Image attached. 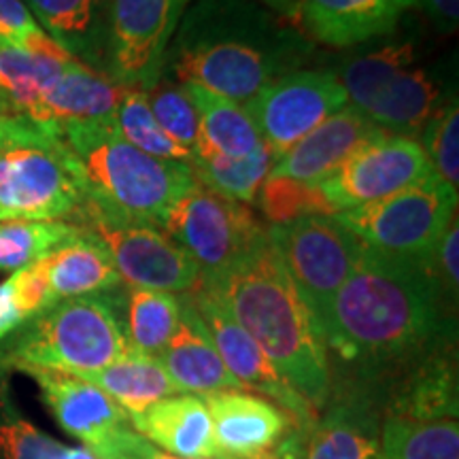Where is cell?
<instances>
[{"mask_svg":"<svg viewBox=\"0 0 459 459\" xmlns=\"http://www.w3.org/2000/svg\"><path fill=\"white\" fill-rule=\"evenodd\" d=\"M321 336L332 381L381 385L429 353L455 347L457 308L445 300L428 260L364 247Z\"/></svg>","mask_w":459,"mask_h":459,"instance_id":"obj_1","label":"cell"},{"mask_svg":"<svg viewBox=\"0 0 459 459\" xmlns=\"http://www.w3.org/2000/svg\"><path fill=\"white\" fill-rule=\"evenodd\" d=\"M311 54L302 32L257 0H194L166 49L177 82L245 105Z\"/></svg>","mask_w":459,"mask_h":459,"instance_id":"obj_2","label":"cell"},{"mask_svg":"<svg viewBox=\"0 0 459 459\" xmlns=\"http://www.w3.org/2000/svg\"><path fill=\"white\" fill-rule=\"evenodd\" d=\"M228 311L271 358L279 375L315 412L330 398L332 370L311 311L273 249L268 234L215 281Z\"/></svg>","mask_w":459,"mask_h":459,"instance_id":"obj_3","label":"cell"},{"mask_svg":"<svg viewBox=\"0 0 459 459\" xmlns=\"http://www.w3.org/2000/svg\"><path fill=\"white\" fill-rule=\"evenodd\" d=\"M60 134L82 172L85 211L91 213L164 228L175 204L196 186L189 164L152 158L132 147L119 134L115 117L65 124Z\"/></svg>","mask_w":459,"mask_h":459,"instance_id":"obj_4","label":"cell"},{"mask_svg":"<svg viewBox=\"0 0 459 459\" xmlns=\"http://www.w3.org/2000/svg\"><path fill=\"white\" fill-rule=\"evenodd\" d=\"M85 187L60 130L0 113V221L79 220Z\"/></svg>","mask_w":459,"mask_h":459,"instance_id":"obj_5","label":"cell"},{"mask_svg":"<svg viewBox=\"0 0 459 459\" xmlns=\"http://www.w3.org/2000/svg\"><path fill=\"white\" fill-rule=\"evenodd\" d=\"M122 302L108 294L60 300L0 344L7 368L88 375L128 353Z\"/></svg>","mask_w":459,"mask_h":459,"instance_id":"obj_6","label":"cell"},{"mask_svg":"<svg viewBox=\"0 0 459 459\" xmlns=\"http://www.w3.org/2000/svg\"><path fill=\"white\" fill-rule=\"evenodd\" d=\"M455 211L457 189L432 172L394 196L341 211L334 217L372 251L404 260H428L457 217Z\"/></svg>","mask_w":459,"mask_h":459,"instance_id":"obj_7","label":"cell"},{"mask_svg":"<svg viewBox=\"0 0 459 459\" xmlns=\"http://www.w3.org/2000/svg\"><path fill=\"white\" fill-rule=\"evenodd\" d=\"M266 234L321 334L332 302L353 273L364 245L334 215L279 223L266 228Z\"/></svg>","mask_w":459,"mask_h":459,"instance_id":"obj_8","label":"cell"},{"mask_svg":"<svg viewBox=\"0 0 459 459\" xmlns=\"http://www.w3.org/2000/svg\"><path fill=\"white\" fill-rule=\"evenodd\" d=\"M164 230L196 262L203 281L220 279L266 237L247 204L198 181L166 217Z\"/></svg>","mask_w":459,"mask_h":459,"instance_id":"obj_9","label":"cell"},{"mask_svg":"<svg viewBox=\"0 0 459 459\" xmlns=\"http://www.w3.org/2000/svg\"><path fill=\"white\" fill-rule=\"evenodd\" d=\"M194 0H108L107 74L149 91L164 74L166 49Z\"/></svg>","mask_w":459,"mask_h":459,"instance_id":"obj_10","label":"cell"},{"mask_svg":"<svg viewBox=\"0 0 459 459\" xmlns=\"http://www.w3.org/2000/svg\"><path fill=\"white\" fill-rule=\"evenodd\" d=\"M347 105L334 71L298 68L264 85L243 108L277 162L302 136Z\"/></svg>","mask_w":459,"mask_h":459,"instance_id":"obj_11","label":"cell"},{"mask_svg":"<svg viewBox=\"0 0 459 459\" xmlns=\"http://www.w3.org/2000/svg\"><path fill=\"white\" fill-rule=\"evenodd\" d=\"M79 221V226L100 238L119 277L130 287L187 294L203 281L196 262L160 228L115 221L91 211L82 213Z\"/></svg>","mask_w":459,"mask_h":459,"instance_id":"obj_12","label":"cell"},{"mask_svg":"<svg viewBox=\"0 0 459 459\" xmlns=\"http://www.w3.org/2000/svg\"><path fill=\"white\" fill-rule=\"evenodd\" d=\"M432 175L426 152L411 136L381 134L359 147L319 183L336 213L389 198Z\"/></svg>","mask_w":459,"mask_h":459,"instance_id":"obj_13","label":"cell"},{"mask_svg":"<svg viewBox=\"0 0 459 459\" xmlns=\"http://www.w3.org/2000/svg\"><path fill=\"white\" fill-rule=\"evenodd\" d=\"M189 296H192L200 317L209 328L223 364H226L230 375L243 385L245 392L257 394L274 402L290 415H294L296 421L302 426H313L317 412L279 375L271 358L234 319V315L228 311V307L213 287L200 283L189 291Z\"/></svg>","mask_w":459,"mask_h":459,"instance_id":"obj_14","label":"cell"},{"mask_svg":"<svg viewBox=\"0 0 459 459\" xmlns=\"http://www.w3.org/2000/svg\"><path fill=\"white\" fill-rule=\"evenodd\" d=\"M383 404L375 387L332 381L307 440V459H381Z\"/></svg>","mask_w":459,"mask_h":459,"instance_id":"obj_15","label":"cell"},{"mask_svg":"<svg viewBox=\"0 0 459 459\" xmlns=\"http://www.w3.org/2000/svg\"><path fill=\"white\" fill-rule=\"evenodd\" d=\"M22 372L34 378L57 426L91 451H105L119 436L132 429L128 412L83 378L41 368Z\"/></svg>","mask_w":459,"mask_h":459,"instance_id":"obj_16","label":"cell"},{"mask_svg":"<svg viewBox=\"0 0 459 459\" xmlns=\"http://www.w3.org/2000/svg\"><path fill=\"white\" fill-rule=\"evenodd\" d=\"M213 423L217 451L230 459H255L302 423L274 402L245 389L200 395Z\"/></svg>","mask_w":459,"mask_h":459,"instance_id":"obj_17","label":"cell"},{"mask_svg":"<svg viewBox=\"0 0 459 459\" xmlns=\"http://www.w3.org/2000/svg\"><path fill=\"white\" fill-rule=\"evenodd\" d=\"M366 385V383H364ZM375 387L381 395L383 417L402 421L457 419L459 387L455 347H445L415 361L409 368Z\"/></svg>","mask_w":459,"mask_h":459,"instance_id":"obj_18","label":"cell"},{"mask_svg":"<svg viewBox=\"0 0 459 459\" xmlns=\"http://www.w3.org/2000/svg\"><path fill=\"white\" fill-rule=\"evenodd\" d=\"M381 134L385 132L377 128L359 108L347 105L302 136L294 147L287 149L274 162L268 177H283V179L319 186L359 147Z\"/></svg>","mask_w":459,"mask_h":459,"instance_id":"obj_19","label":"cell"},{"mask_svg":"<svg viewBox=\"0 0 459 459\" xmlns=\"http://www.w3.org/2000/svg\"><path fill=\"white\" fill-rule=\"evenodd\" d=\"M181 313L175 334L158 355L166 375L179 394L206 395L226 389H243V385L230 375L217 351L211 332L200 317L192 296L179 294Z\"/></svg>","mask_w":459,"mask_h":459,"instance_id":"obj_20","label":"cell"},{"mask_svg":"<svg viewBox=\"0 0 459 459\" xmlns=\"http://www.w3.org/2000/svg\"><path fill=\"white\" fill-rule=\"evenodd\" d=\"M417 0H298L304 30L330 48H355L394 34Z\"/></svg>","mask_w":459,"mask_h":459,"instance_id":"obj_21","label":"cell"},{"mask_svg":"<svg viewBox=\"0 0 459 459\" xmlns=\"http://www.w3.org/2000/svg\"><path fill=\"white\" fill-rule=\"evenodd\" d=\"M124 94L126 88L108 74L71 60L28 117L54 130L73 122H102L115 117Z\"/></svg>","mask_w":459,"mask_h":459,"instance_id":"obj_22","label":"cell"},{"mask_svg":"<svg viewBox=\"0 0 459 459\" xmlns=\"http://www.w3.org/2000/svg\"><path fill=\"white\" fill-rule=\"evenodd\" d=\"M128 417L132 429L160 451L187 459L221 457L215 445L211 415L200 395H169Z\"/></svg>","mask_w":459,"mask_h":459,"instance_id":"obj_23","label":"cell"},{"mask_svg":"<svg viewBox=\"0 0 459 459\" xmlns=\"http://www.w3.org/2000/svg\"><path fill=\"white\" fill-rule=\"evenodd\" d=\"M24 4L68 56L107 74L108 0H24Z\"/></svg>","mask_w":459,"mask_h":459,"instance_id":"obj_24","label":"cell"},{"mask_svg":"<svg viewBox=\"0 0 459 459\" xmlns=\"http://www.w3.org/2000/svg\"><path fill=\"white\" fill-rule=\"evenodd\" d=\"M41 264L57 302L66 298L108 294L124 283L107 247L85 228L68 243L41 257Z\"/></svg>","mask_w":459,"mask_h":459,"instance_id":"obj_25","label":"cell"},{"mask_svg":"<svg viewBox=\"0 0 459 459\" xmlns=\"http://www.w3.org/2000/svg\"><path fill=\"white\" fill-rule=\"evenodd\" d=\"M438 99L440 90L434 74L412 66L378 90L361 113L385 134L409 136L423 130L438 108Z\"/></svg>","mask_w":459,"mask_h":459,"instance_id":"obj_26","label":"cell"},{"mask_svg":"<svg viewBox=\"0 0 459 459\" xmlns=\"http://www.w3.org/2000/svg\"><path fill=\"white\" fill-rule=\"evenodd\" d=\"M183 90L198 111L196 152H213L238 160L251 156L260 147V132L243 105L196 83H183Z\"/></svg>","mask_w":459,"mask_h":459,"instance_id":"obj_27","label":"cell"},{"mask_svg":"<svg viewBox=\"0 0 459 459\" xmlns=\"http://www.w3.org/2000/svg\"><path fill=\"white\" fill-rule=\"evenodd\" d=\"M77 378L102 389L128 415H136L156 404L158 400L179 394L158 358L134 351H128L105 368L79 375Z\"/></svg>","mask_w":459,"mask_h":459,"instance_id":"obj_28","label":"cell"},{"mask_svg":"<svg viewBox=\"0 0 459 459\" xmlns=\"http://www.w3.org/2000/svg\"><path fill=\"white\" fill-rule=\"evenodd\" d=\"M415 39H392V41L375 45V48H368L347 57V62L341 66V73H336V77L344 88L349 105L361 111L375 99L378 90L385 88L400 73L415 66Z\"/></svg>","mask_w":459,"mask_h":459,"instance_id":"obj_29","label":"cell"},{"mask_svg":"<svg viewBox=\"0 0 459 459\" xmlns=\"http://www.w3.org/2000/svg\"><path fill=\"white\" fill-rule=\"evenodd\" d=\"M181 298L145 287L126 290V341L134 353L158 358L179 324Z\"/></svg>","mask_w":459,"mask_h":459,"instance_id":"obj_30","label":"cell"},{"mask_svg":"<svg viewBox=\"0 0 459 459\" xmlns=\"http://www.w3.org/2000/svg\"><path fill=\"white\" fill-rule=\"evenodd\" d=\"M273 166L274 156L271 147L262 141L251 156L238 160L213 152H196L189 169L200 186L213 189L230 200H237V203L251 204L255 203L257 192Z\"/></svg>","mask_w":459,"mask_h":459,"instance_id":"obj_31","label":"cell"},{"mask_svg":"<svg viewBox=\"0 0 459 459\" xmlns=\"http://www.w3.org/2000/svg\"><path fill=\"white\" fill-rule=\"evenodd\" d=\"M71 60L0 48V102L11 113L28 115Z\"/></svg>","mask_w":459,"mask_h":459,"instance_id":"obj_32","label":"cell"},{"mask_svg":"<svg viewBox=\"0 0 459 459\" xmlns=\"http://www.w3.org/2000/svg\"><path fill=\"white\" fill-rule=\"evenodd\" d=\"M381 459H459V423L383 419Z\"/></svg>","mask_w":459,"mask_h":459,"instance_id":"obj_33","label":"cell"},{"mask_svg":"<svg viewBox=\"0 0 459 459\" xmlns=\"http://www.w3.org/2000/svg\"><path fill=\"white\" fill-rule=\"evenodd\" d=\"M82 232L68 221H0V273H17Z\"/></svg>","mask_w":459,"mask_h":459,"instance_id":"obj_34","label":"cell"},{"mask_svg":"<svg viewBox=\"0 0 459 459\" xmlns=\"http://www.w3.org/2000/svg\"><path fill=\"white\" fill-rule=\"evenodd\" d=\"M115 124H117L119 134H122L132 147L141 149L147 156L192 164L194 153L183 149L179 143L172 141L170 136L160 128L152 108H149L145 91L126 90L124 99L117 107V113H115Z\"/></svg>","mask_w":459,"mask_h":459,"instance_id":"obj_35","label":"cell"},{"mask_svg":"<svg viewBox=\"0 0 459 459\" xmlns=\"http://www.w3.org/2000/svg\"><path fill=\"white\" fill-rule=\"evenodd\" d=\"M257 206L271 226L290 223L302 217L336 215L317 186L283 177H266L255 196Z\"/></svg>","mask_w":459,"mask_h":459,"instance_id":"obj_36","label":"cell"},{"mask_svg":"<svg viewBox=\"0 0 459 459\" xmlns=\"http://www.w3.org/2000/svg\"><path fill=\"white\" fill-rule=\"evenodd\" d=\"M423 152L432 172L446 186H459V107L457 99L445 102L423 126Z\"/></svg>","mask_w":459,"mask_h":459,"instance_id":"obj_37","label":"cell"},{"mask_svg":"<svg viewBox=\"0 0 459 459\" xmlns=\"http://www.w3.org/2000/svg\"><path fill=\"white\" fill-rule=\"evenodd\" d=\"M68 446L57 443L0 400V459H66Z\"/></svg>","mask_w":459,"mask_h":459,"instance_id":"obj_38","label":"cell"},{"mask_svg":"<svg viewBox=\"0 0 459 459\" xmlns=\"http://www.w3.org/2000/svg\"><path fill=\"white\" fill-rule=\"evenodd\" d=\"M149 108L166 134L183 149L196 153L198 145V111L183 90V85L158 82L145 91Z\"/></svg>","mask_w":459,"mask_h":459,"instance_id":"obj_39","label":"cell"},{"mask_svg":"<svg viewBox=\"0 0 459 459\" xmlns=\"http://www.w3.org/2000/svg\"><path fill=\"white\" fill-rule=\"evenodd\" d=\"M0 48L71 60V56L37 24L24 0H0Z\"/></svg>","mask_w":459,"mask_h":459,"instance_id":"obj_40","label":"cell"},{"mask_svg":"<svg viewBox=\"0 0 459 459\" xmlns=\"http://www.w3.org/2000/svg\"><path fill=\"white\" fill-rule=\"evenodd\" d=\"M9 281L11 287H13L17 307L24 313L26 321L39 317V315L49 311L54 304H57V298L51 291L48 273H45L41 260L13 273Z\"/></svg>","mask_w":459,"mask_h":459,"instance_id":"obj_41","label":"cell"},{"mask_svg":"<svg viewBox=\"0 0 459 459\" xmlns=\"http://www.w3.org/2000/svg\"><path fill=\"white\" fill-rule=\"evenodd\" d=\"M429 273L434 274L436 283L443 291L445 300L457 308V294H459V226L457 217L449 223L445 234L440 237L438 245L428 257Z\"/></svg>","mask_w":459,"mask_h":459,"instance_id":"obj_42","label":"cell"},{"mask_svg":"<svg viewBox=\"0 0 459 459\" xmlns=\"http://www.w3.org/2000/svg\"><path fill=\"white\" fill-rule=\"evenodd\" d=\"M24 324L26 317L20 311V307H17L13 287H11V281L7 279L4 283H0V344Z\"/></svg>","mask_w":459,"mask_h":459,"instance_id":"obj_43","label":"cell"},{"mask_svg":"<svg viewBox=\"0 0 459 459\" xmlns=\"http://www.w3.org/2000/svg\"><path fill=\"white\" fill-rule=\"evenodd\" d=\"M421 9L432 22V26L438 32L451 34L457 30L459 22V0H417Z\"/></svg>","mask_w":459,"mask_h":459,"instance_id":"obj_44","label":"cell"},{"mask_svg":"<svg viewBox=\"0 0 459 459\" xmlns=\"http://www.w3.org/2000/svg\"><path fill=\"white\" fill-rule=\"evenodd\" d=\"M311 426H296L271 451L255 459H307V440Z\"/></svg>","mask_w":459,"mask_h":459,"instance_id":"obj_45","label":"cell"},{"mask_svg":"<svg viewBox=\"0 0 459 459\" xmlns=\"http://www.w3.org/2000/svg\"><path fill=\"white\" fill-rule=\"evenodd\" d=\"M126 449H128L132 455L139 457V459H187V457H175L170 453L160 451L158 446H153L152 443H147L143 436H139L134 429H130L124 438ZM196 459H230V457H196Z\"/></svg>","mask_w":459,"mask_h":459,"instance_id":"obj_46","label":"cell"},{"mask_svg":"<svg viewBox=\"0 0 459 459\" xmlns=\"http://www.w3.org/2000/svg\"><path fill=\"white\" fill-rule=\"evenodd\" d=\"M257 3L268 7L279 17H287V20H296L298 17V0H257Z\"/></svg>","mask_w":459,"mask_h":459,"instance_id":"obj_47","label":"cell"},{"mask_svg":"<svg viewBox=\"0 0 459 459\" xmlns=\"http://www.w3.org/2000/svg\"><path fill=\"white\" fill-rule=\"evenodd\" d=\"M128 432H130V429H128ZM128 432H126V434H128ZM126 434L119 436V438L115 440V443H113L111 446H107L105 451H100L99 457H100V459H139V457L132 455V453H130L128 449H126V443H124Z\"/></svg>","mask_w":459,"mask_h":459,"instance_id":"obj_48","label":"cell"},{"mask_svg":"<svg viewBox=\"0 0 459 459\" xmlns=\"http://www.w3.org/2000/svg\"><path fill=\"white\" fill-rule=\"evenodd\" d=\"M66 459H100L99 453L91 451L90 446H68Z\"/></svg>","mask_w":459,"mask_h":459,"instance_id":"obj_49","label":"cell"},{"mask_svg":"<svg viewBox=\"0 0 459 459\" xmlns=\"http://www.w3.org/2000/svg\"><path fill=\"white\" fill-rule=\"evenodd\" d=\"M0 113H11V111H7V108H4L3 102H0Z\"/></svg>","mask_w":459,"mask_h":459,"instance_id":"obj_50","label":"cell"}]
</instances>
